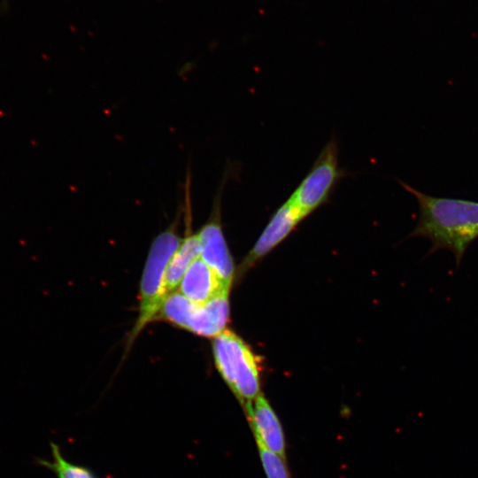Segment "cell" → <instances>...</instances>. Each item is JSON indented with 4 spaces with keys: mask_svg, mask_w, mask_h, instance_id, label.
<instances>
[{
    "mask_svg": "<svg viewBox=\"0 0 478 478\" xmlns=\"http://www.w3.org/2000/svg\"><path fill=\"white\" fill-rule=\"evenodd\" d=\"M212 353L218 372L243 407L260 395L258 363L242 338L224 330L213 338Z\"/></svg>",
    "mask_w": 478,
    "mask_h": 478,
    "instance_id": "3",
    "label": "cell"
},
{
    "mask_svg": "<svg viewBox=\"0 0 478 478\" xmlns=\"http://www.w3.org/2000/svg\"><path fill=\"white\" fill-rule=\"evenodd\" d=\"M230 173L231 168L227 171V167L214 197L210 218L197 233L201 246L200 258L229 287L235 276V266L224 237L220 215L223 190Z\"/></svg>",
    "mask_w": 478,
    "mask_h": 478,
    "instance_id": "5",
    "label": "cell"
},
{
    "mask_svg": "<svg viewBox=\"0 0 478 478\" xmlns=\"http://www.w3.org/2000/svg\"><path fill=\"white\" fill-rule=\"evenodd\" d=\"M304 219L305 217L290 200H286L273 213L252 249L240 265L239 273H244L245 270L275 248Z\"/></svg>",
    "mask_w": 478,
    "mask_h": 478,
    "instance_id": "6",
    "label": "cell"
},
{
    "mask_svg": "<svg viewBox=\"0 0 478 478\" xmlns=\"http://www.w3.org/2000/svg\"><path fill=\"white\" fill-rule=\"evenodd\" d=\"M260 460L267 478H290L285 460L280 456L257 443Z\"/></svg>",
    "mask_w": 478,
    "mask_h": 478,
    "instance_id": "13",
    "label": "cell"
},
{
    "mask_svg": "<svg viewBox=\"0 0 478 478\" xmlns=\"http://www.w3.org/2000/svg\"><path fill=\"white\" fill-rule=\"evenodd\" d=\"M229 289L224 290L205 304L197 305L187 330L204 337H216L226 330L229 320Z\"/></svg>",
    "mask_w": 478,
    "mask_h": 478,
    "instance_id": "9",
    "label": "cell"
},
{
    "mask_svg": "<svg viewBox=\"0 0 478 478\" xmlns=\"http://www.w3.org/2000/svg\"><path fill=\"white\" fill-rule=\"evenodd\" d=\"M51 459H36V464L50 470L56 478H100L90 467L65 458L59 446L50 442Z\"/></svg>",
    "mask_w": 478,
    "mask_h": 478,
    "instance_id": "11",
    "label": "cell"
},
{
    "mask_svg": "<svg viewBox=\"0 0 478 478\" xmlns=\"http://www.w3.org/2000/svg\"><path fill=\"white\" fill-rule=\"evenodd\" d=\"M398 183L419 204V218L408 237L430 241L428 254L450 251L459 267L467 248L478 238V202L425 194L401 180Z\"/></svg>",
    "mask_w": 478,
    "mask_h": 478,
    "instance_id": "1",
    "label": "cell"
},
{
    "mask_svg": "<svg viewBox=\"0 0 478 478\" xmlns=\"http://www.w3.org/2000/svg\"><path fill=\"white\" fill-rule=\"evenodd\" d=\"M257 443L285 460V439L281 422L263 395L243 407Z\"/></svg>",
    "mask_w": 478,
    "mask_h": 478,
    "instance_id": "7",
    "label": "cell"
},
{
    "mask_svg": "<svg viewBox=\"0 0 478 478\" xmlns=\"http://www.w3.org/2000/svg\"><path fill=\"white\" fill-rule=\"evenodd\" d=\"M338 156V142L332 136L289 197L305 218L328 203L340 180L349 175L340 167Z\"/></svg>",
    "mask_w": 478,
    "mask_h": 478,
    "instance_id": "4",
    "label": "cell"
},
{
    "mask_svg": "<svg viewBox=\"0 0 478 478\" xmlns=\"http://www.w3.org/2000/svg\"><path fill=\"white\" fill-rule=\"evenodd\" d=\"M201 246L197 234H188L171 257L165 272L167 295L179 286L189 266L200 257Z\"/></svg>",
    "mask_w": 478,
    "mask_h": 478,
    "instance_id": "10",
    "label": "cell"
},
{
    "mask_svg": "<svg viewBox=\"0 0 478 478\" xmlns=\"http://www.w3.org/2000/svg\"><path fill=\"white\" fill-rule=\"evenodd\" d=\"M196 306L181 292L173 291L166 297L156 320L162 319L187 329Z\"/></svg>",
    "mask_w": 478,
    "mask_h": 478,
    "instance_id": "12",
    "label": "cell"
},
{
    "mask_svg": "<svg viewBox=\"0 0 478 478\" xmlns=\"http://www.w3.org/2000/svg\"><path fill=\"white\" fill-rule=\"evenodd\" d=\"M178 287L179 292L198 305L230 289L200 257L189 266Z\"/></svg>",
    "mask_w": 478,
    "mask_h": 478,
    "instance_id": "8",
    "label": "cell"
},
{
    "mask_svg": "<svg viewBox=\"0 0 478 478\" xmlns=\"http://www.w3.org/2000/svg\"><path fill=\"white\" fill-rule=\"evenodd\" d=\"M181 241L174 221L152 242L140 285L138 317L128 336V346L150 322L156 320L167 296L165 288L166 266Z\"/></svg>",
    "mask_w": 478,
    "mask_h": 478,
    "instance_id": "2",
    "label": "cell"
}]
</instances>
